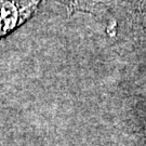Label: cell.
I'll return each mask as SVG.
<instances>
[{
	"label": "cell",
	"mask_w": 146,
	"mask_h": 146,
	"mask_svg": "<svg viewBox=\"0 0 146 146\" xmlns=\"http://www.w3.org/2000/svg\"><path fill=\"white\" fill-rule=\"evenodd\" d=\"M43 0H0V37L29 19ZM68 10L89 11L79 0H58Z\"/></svg>",
	"instance_id": "6da1fadb"
},
{
	"label": "cell",
	"mask_w": 146,
	"mask_h": 146,
	"mask_svg": "<svg viewBox=\"0 0 146 146\" xmlns=\"http://www.w3.org/2000/svg\"><path fill=\"white\" fill-rule=\"evenodd\" d=\"M139 7L141 8L142 10H145V9H146V0H140Z\"/></svg>",
	"instance_id": "7a4b0ae2"
}]
</instances>
